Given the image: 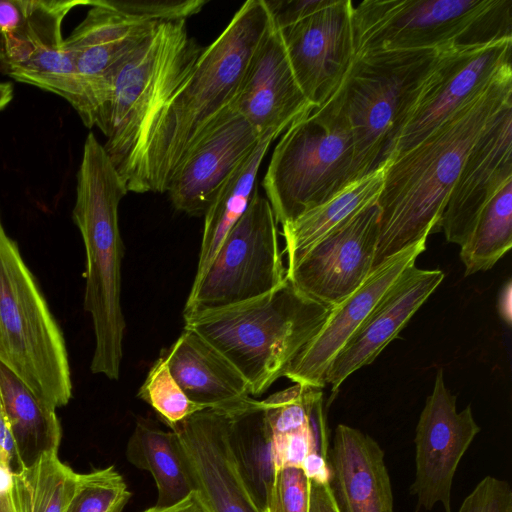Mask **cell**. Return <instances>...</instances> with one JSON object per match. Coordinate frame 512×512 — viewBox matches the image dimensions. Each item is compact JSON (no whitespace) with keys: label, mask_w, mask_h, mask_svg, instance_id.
I'll return each mask as SVG.
<instances>
[{"label":"cell","mask_w":512,"mask_h":512,"mask_svg":"<svg viewBox=\"0 0 512 512\" xmlns=\"http://www.w3.org/2000/svg\"><path fill=\"white\" fill-rule=\"evenodd\" d=\"M90 6L64 44L74 60L97 126L109 103L118 67L161 21L119 12L104 0H92Z\"/></svg>","instance_id":"obj_18"},{"label":"cell","mask_w":512,"mask_h":512,"mask_svg":"<svg viewBox=\"0 0 512 512\" xmlns=\"http://www.w3.org/2000/svg\"><path fill=\"white\" fill-rule=\"evenodd\" d=\"M111 8L148 21H181L198 14L207 0H104Z\"/></svg>","instance_id":"obj_35"},{"label":"cell","mask_w":512,"mask_h":512,"mask_svg":"<svg viewBox=\"0 0 512 512\" xmlns=\"http://www.w3.org/2000/svg\"><path fill=\"white\" fill-rule=\"evenodd\" d=\"M161 354L186 396L206 408H229L251 398L239 371L208 341L183 328L177 340Z\"/></svg>","instance_id":"obj_24"},{"label":"cell","mask_w":512,"mask_h":512,"mask_svg":"<svg viewBox=\"0 0 512 512\" xmlns=\"http://www.w3.org/2000/svg\"><path fill=\"white\" fill-rule=\"evenodd\" d=\"M0 512H16L12 497V474L0 468Z\"/></svg>","instance_id":"obj_41"},{"label":"cell","mask_w":512,"mask_h":512,"mask_svg":"<svg viewBox=\"0 0 512 512\" xmlns=\"http://www.w3.org/2000/svg\"><path fill=\"white\" fill-rule=\"evenodd\" d=\"M131 492L114 466L80 474L65 512H122Z\"/></svg>","instance_id":"obj_33"},{"label":"cell","mask_w":512,"mask_h":512,"mask_svg":"<svg viewBox=\"0 0 512 512\" xmlns=\"http://www.w3.org/2000/svg\"><path fill=\"white\" fill-rule=\"evenodd\" d=\"M13 98V86L9 82H0V112Z\"/></svg>","instance_id":"obj_42"},{"label":"cell","mask_w":512,"mask_h":512,"mask_svg":"<svg viewBox=\"0 0 512 512\" xmlns=\"http://www.w3.org/2000/svg\"><path fill=\"white\" fill-rule=\"evenodd\" d=\"M0 362L54 409L72 396L62 332L0 217Z\"/></svg>","instance_id":"obj_7"},{"label":"cell","mask_w":512,"mask_h":512,"mask_svg":"<svg viewBox=\"0 0 512 512\" xmlns=\"http://www.w3.org/2000/svg\"><path fill=\"white\" fill-rule=\"evenodd\" d=\"M232 444L241 473L265 511L277 470L259 400L250 398L238 409L233 424Z\"/></svg>","instance_id":"obj_30"},{"label":"cell","mask_w":512,"mask_h":512,"mask_svg":"<svg viewBox=\"0 0 512 512\" xmlns=\"http://www.w3.org/2000/svg\"><path fill=\"white\" fill-rule=\"evenodd\" d=\"M273 26L282 30L327 6L331 0H264Z\"/></svg>","instance_id":"obj_37"},{"label":"cell","mask_w":512,"mask_h":512,"mask_svg":"<svg viewBox=\"0 0 512 512\" xmlns=\"http://www.w3.org/2000/svg\"><path fill=\"white\" fill-rule=\"evenodd\" d=\"M425 249L426 240H421L375 267L355 292L332 308L325 323L291 362L284 377L293 383L324 388L331 362L387 291L415 266Z\"/></svg>","instance_id":"obj_19"},{"label":"cell","mask_w":512,"mask_h":512,"mask_svg":"<svg viewBox=\"0 0 512 512\" xmlns=\"http://www.w3.org/2000/svg\"><path fill=\"white\" fill-rule=\"evenodd\" d=\"M379 219L376 202L313 245L286 268V278L310 299L334 308L373 271Z\"/></svg>","instance_id":"obj_14"},{"label":"cell","mask_w":512,"mask_h":512,"mask_svg":"<svg viewBox=\"0 0 512 512\" xmlns=\"http://www.w3.org/2000/svg\"><path fill=\"white\" fill-rule=\"evenodd\" d=\"M186 21H161L118 67L109 103L97 124L121 174L148 123L186 80L201 54Z\"/></svg>","instance_id":"obj_8"},{"label":"cell","mask_w":512,"mask_h":512,"mask_svg":"<svg viewBox=\"0 0 512 512\" xmlns=\"http://www.w3.org/2000/svg\"><path fill=\"white\" fill-rule=\"evenodd\" d=\"M0 468L13 474L20 470L11 430L0 395Z\"/></svg>","instance_id":"obj_38"},{"label":"cell","mask_w":512,"mask_h":512,"mask_svg":"<svg viewBox=\"0 0 512 512\" xmlns=\"http://www.w3.org/2000/svg\"><path fill=\"white\" fill-rule=\"evenodd\" d=\"M480 432L471 406L458 412L456 396L437 371L432 393L426 399L415 433V479L411 493L420 508L431 510L440 503L451 510V490L460 460Z\"/></svg>","instance_id":"obj_15"},{"label":"cell","mask_w":512,"mask_h":512,"mask_svg":"<svg viewBox=\"0 0 512 512\" xmlns=\"http://www.w3.org/2000/svg\"><path fill=\"white\" fill-rule=\"evenodd\" d=\"M328 484L339 512H394L393 492L379 444L339 424L327 455Z\"/></svg>","instance_id":"obj_23"},{"label":"cell","mask_w":512,"mask_h":512,"mask_svg":"<svg viewBox=\"0 0 512 512\" xmlns=\"http://www.w3.org/2000/svg\"><path fill=\"white\" fill-rule=\"evenodd\" d=\"M138 397L149 404L170 428L193 414L208 409L191 401L175 381L163 354L150 368L138 391Z\"/></svg>","instance_id":"obj_32"},{"label":"cell","mask_w":512,"mask_h":512,"mask_svg":"<svg viewBox=\"0 0 512 512\" xmlns=\"http://www.w3.org/2000/svg\"><path fill=\"white\" fill-rule=\"evenodd\" d=\"M353 7L350 0H331L279 30L295 78L315 109L335 92L354 58Z\"/></svg>","instance_id":"obj_16"},{"label":"cell","mask_w":512,"mask_h":512,"mask_svg":"<svg viewBox=\"0 0 512 512\" xmlns=\"http://www.w3.org/2000/svg\"><path fill=\"white\" fill-rule=\"evenodd\" d=\"M443 279L444 274L438 269L413 266L404 273L331 362L324 381L331 385L332 395L352 373L377 358Z\"/></svg>","instance_id":"obj_22"},{"label":"cell","mask_w":512,"mask_h":512,"mask_svg":"<svg viewBox=\"0 0 512 512\" xmlns=\"http://www.w3.org/2000/svg\"><path fill=\"white\" fill-rule=\"evenodd\" d=\"M354 57L512 39V0H364L353 7Z\"/></svg>","instance_id":"obj_5"},{"label":"cell","mask_w":512,"mask_h":512,"mask_svg":"<svg viewBox=\"0 0 512 512\" xmlns=\"http://www.w3.org/2000/svg\"><path fill=\"white\" fill-rule=\"evenodd\" d=\"M127 192L103 144L90 132L77 172L72 217L86 254L84 309L92 318L95 335L90 369L111 380L119 378L123 356L125 319L120 294L124 244L118 208Z\"/></svg>","instance_id":"obj_3"},{"label":"cell","mask_w":512,"mask_h":512,"mask_svg":"<svg viewBox=\"0 0 512 512\" xmlns=\"http://www.w3.org/2000/svg\"><path fill=\"white\" fill-rule=\"evenodd\" d=\"M80 473L60 461L58 450L42 454L33 464L12 474L16 512H65Z\"/></svg>","instance_id":"obj_29"},{"label":"cell","mask_w":512,"mask_h":512,"mask_svg":"<svg viewBox=\"0 0 512 512\" xmlns=\"http://www.w3.org/2000/svg\"><path fill=\"white\" fill-rule=\"evenodd\" d=\"M143 512H212L202 493L195 489L180 501L165 507H151Z\"/></svg>","instance_id":"obj_40"},{"label":"cell","mask_w":512,"mask_h":512,"mask_svg":"<svg viewBox=\"0 0 512 512\" xmlns=\"http://www.w3.org/2000/svg\"><path fill=\"white\" fill-rule=\"evenodd\" d=\"M512 39L442 51L416 89L392 144L389 158L425 138L471 96L511 65Z\"/></svg>","instance_id":"obj_12"},{"label":"cell","mask_w":512,"mask_h":512,"mask_svg":"<svg viewBox=\"0 0 512 512\" xmlns=\"http://www.w3.org/2000/svg\"><path fill=\"white\" fill-rule=\"evenodd\" d=\"M512 180V101L488 124L470 149L449 194L439 229L461 246L490 199Z\"/></svg>","instance_id":"obj_20"},{"label":"cell","mask_w":512,"mask_h":512,"mask_svg":"<svg viewBox=\"0 0 512 512\" xmlns=\"http://www.w3.org/2000/svg\"><path fill=\"white\" fill-rule=\"evenodd\" d=\"M356 180L349 127L343 118L320 106L283 133L262 186L282 226Z\"/></svg>","instance_id":"obj_9"},{"label":"cell","mask_w":512,"mask_h":512,"mask_svg":"<svg viewBox=\"0 0 512 512\" xmlns=\"http://www.w3.org/2000/svg\"><path fill=\"white\" fill-rule=\"evenodd\" d=\"M310 479L301 467L276 471L265 512H309Z\"/></svg>","instance_id":"obj_34"},{"label":"cell","mask_w":512,"mask_h":512,"mask_svg":"<svg viewBox=\"0 0 512 512\" xmlns=\"http://www.w3.org/2000/svg\"><path fill=\"white\" fill-rule=\"evenodd\" d=\"M388 163L389 159L377 169L347 185L328 201L282 225L287 268L295 264L317 242L377 202Z\"/></svg>","instance_id":"obj_25"},{"label":"cell","mask_w":512,"mask_h":512,"mask_svg":"<svg viewBox=\"0 0 512 512\" xmlns=\"http://www.w3.org/2000/svg\"><path fill=\"white\" fill-rule=\"evenodd\" d=\"M0 395L20 469L33 464L42 454L58 450L62 429L56 409L39 399L1 362Z\"/></svg>","instance_id":"obj_26"},{"label":"cell","mask_w":512,"mask_h":512,"mask_svg":"<svg viewBox=\"0 0 512 512\" xmlns=\"http://www.w3.org/2000/svg\"><path fill=\"white\" fill-rule=\"evenodd\" d=\"M127 460L151 473L158 497L155 507L172 505L195 490L178 447L176 434L140 417L128 440Z\"/></svg>","instance_id":"obj_27"},{"label":"cell","mask_w":512,"mask_h":512,"mask_svg":"<svg viewBox=\"0 0 512 512\" xmlns=\"http://www.w3.org/2000/svg\"><path fill=\"white\" fill-rule=\"evenodd\" d=\"M261 137L231 105L190 149L169 183L173 207L204 215L220 189L255 149Z\"/></svg>","instance_id":"obj_17"},{"label":"cell","mask_w":512,"mask_h":512,"mask_svg":"<svg viewBox=\"0 0 512 512\" xmlns=\"http://www.w3.org/2000/svg\"><path fill=\"white\" fill-rule=\"evenodd\" d=\"M274 212L258 188L205 273L193 282L183 318L265 295L286 281Z\"/></svg>","instance_id":"obj_10"},{"label":"cell","mask_w":512,"mask_h":512,"mask_svg":"<svg viewBox=\"0 0 512 512\" xmlns=\"http://www.w3.org/2000/svg\"><path fill=\"white\" fill-rule=\"evenodd\" d=\"M458 512H512V489L505 480L486 476L464 499Z\"/></svg>","instance_id":"obj_36"},{"label":"cell","mask_w":512,"mask_h":512,"mask_svg":"<svg viewBox=\"0 0 512 512\" xmlns=\"http://www.w3.org/2000/svg\"><path fill=\"white\" fill-rule=\"evenodd\" d=\"M272 25L264 0L242 4L186 80L155 113L124 171L128 191L164 193L190 149L232 105L249 62Z\"/></svg>","instance_id":"obj_1"},{"label":"cell","mask_w":512,"mask_h":512,"mask_svg":"<svg viewBox=\"0 0 512 512\" xmlns=\"http://www.w3.org/2000/svg\"><path fill=\"white\" fill-rule=\"evenodd\" d=\"M443 50L384 51L353 58L339 86L322 106L343 118L349 127L357 179L388 159L416 89Z\"/></svg>","instance_id":"obj_6"},{"label":"cell","mask_w":512,"mask_h":512,"mask_svg":"<svg viewBox=\"0 0 512 512\" xmlns=\"http://www.w3.org/2000/svg\"><path fill=\"white\" fill-rule=\"evenodd\" d=\"M232 106L261 138L280 136L315 109L295 78L273 24L255 50Z\"/></svg>","instance_id":"obj_21"},{"label":"cell","mask_w":512,"mask_h":512,"mask_svg":"<svg viewBox=\"0 0 512 512\" xmlns=\"http://www.w3.org/2000/svg\"><path fill=\"white\" fill-rule=\"evenodd\" d=\"M309 479V512H339L329 488L328 478Z\"/></svg>","instance_id":"obj_39"},{"label":"cell","mask_w":512,"mask_h":512,"mask_svg":"<svg viewBox=\"0 0 512 512\" xmlns=\"http://www.w3.org/2000/svg\"><path fill=\"white\" fill-rule=\"evenodd\" d=\"M274 135L263 136L255 149L226 181L205 212L204 228L194 281L200 279L217 254L227 234L247 210L261 163Z\"/></svg>","instance_id":"obj_28"},{"label":"cell","mask_w":512,"mask_h":512,"mask_svg":"<svg viewBox=\"0 0 512 512\" xmlns=\"http://www.w3.org/2000/svg\"><path fill=\"white\" fill-rule=\"evenodd\" d=\"M332 307L286 281L275 290L236 305L184 319L242 375L251 396L266 392L316 335Z\"/></svg>","instance_id":"obj_4"},{"label":"cell","mask_w":512,"mask_h":512,"mask_svg":"<svg viewBox=\"0 0 512 512\" xmlns=\"http://www.w3.org/2000/svg\"><path fill=\"white\" fill-rule=\"evenodd\" d=\"M248 400L204 409L171 427L195 489L212 512H265L241 473L232 444L236 413Z\"/></svg>","instance_id":"obj_13"},{"label":"cell","mask_w":512,"mask_h":512,"mask_svg":"<svg viewBox=\"0 0 512 512\" xmlns=\"http://www.w3.org/2000/svg\"><path fill=\"white\" fill-rule=\"evenodd\" d=\"M512 246V180L505 183L480 212L460 246L465 276L491 269Z\"/></svg>","instance_id":"obj_31"},{"label":"cell","mask_w":512,"mask_h":512,"mask_svg":"<svg viewBox=\"0 0 512 512\" xmlns=\"http://www.w3.org/2000/svg\"><path fill=\"white\" fill-rule=\"evenodd\" d=\"M511 101L510 65L425 138L389 158L377 200L380 219L374 268L439 230L449 194L470 149Z\"/></svg>","instance_id":"obj_2"},{"label":"cell","mask_w":512,"mask_h":512,"mask_svg":"<svg viewBox=\"0 0 512 512\" xmlns=\"http://www.w3.org/2000/svg\"><path fill=\"white\" fill-rule=\"evenodd\" d=\"M92 0H22L14 27L0 36V66L16 81L69 102L87 128L95 126L91 103L62 37V23L76 6Z\"/></svg>","instance_id":"obj_11"}]
</instances>
